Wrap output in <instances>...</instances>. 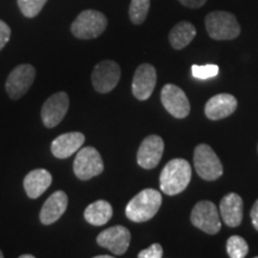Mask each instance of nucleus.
Instances as JSON below:
<instances>
[{"instance_id": "nucleus-1", "label": "nucleus", "mask_w": 258, "mask_h": 258, "mask_svg": "<svg viewBox=\"0 0 258 258\" xmlns=\"http://www.w3.org/2000/svg\"><path fill=\"white\" fill-rule=\"evenodd\" d=\"M160 189L169 196H175L188 188L191 180V166L182 158L170 160L160 173Z\"/></svg>"}, {"instance_id": "nucleus-2", "label": "nucleus", "mask_w": 258, "mask_h": 258, "mask_svg": "<svg viewBox=\"0 0 258 258\" xmlns=\"http://www.w3.org/2000/svg\"><path fill=\"white\" fill-rule=\"evenodd\" d=\"M163 198L156 189H145L135 195L125 207V217L133 222H146L159 211Z\"/></svg>"}, {"instance_id": "nucleus-3", "label": "nucleus", "mask_w": 258, "mask_h": 258, "mask_svg": "<svg viewBox=\"0 0 258 258\" xmlns=\"http://www.w3.org/2000/svg\"><path fill=\"white\" fill-rule=\"evenodd\" d=\"M205 23L209 37L213 40L230 41L240 34V25L231 12L213 11L207 15Z\"/></svg>"}, {"instance_id": "nucleus-4", "label": "nucleus", "mask_w": 258, "mask_h": 258, "mask_svg": "<svg viewBox=\"0 0 258 258\" xmlns=\"http://www.w3.org/2000/svg\"><path fill=\"white\" fill-rule=\"evenodd\" d=\"M108 25V19L102 12L85 10L71 25V31L80 40H91L101 36Z\"/></svg>"}, {"instance_id": "nucleus-5", "label": "nucleus", "mask_w": 258, "mask_h": 258, "mask_svg": "<svg viewBox=\"0 0 258 258\" xmlns=\"http://www.w3.org/2000/svg\"><path fill=\"white\" fill-rule=\"evenodd\" d=\"M194 166L205 180H217L224 173V167L217 153L209 145H198L194 151Z\"/></svg>"}, {"instance_id": "nucleus-6", "label": "nucleus", "mask_w": 258, "mask_h": 258, "mask_svg": "<svg viewBox=\"0 0 258 258\" xmlns=\"http://www.w3.org/2000/svg\"><path fill=\"white\" fill-rule=\"evenodd\" d=\"M104 170V163L95 147L80 148L73 163V171L80 180H89L101 175Z\"/></svg>"}, {"instance_id": "nucleus-7", "label": "nucleus", "mask_w": 258, "mask_h": 258, "mask_svg": "<svg viewBox=\"0 0 258 258\" xmlns=\"http://www.w3.org/2000/svg\"><path fill=\"white\" fill-rule=\"evenodd\" d=\"M190 221L196 228L207 234H217L221 230L218 208L211 201H200L192 208Z\"/></svg>"}, {"instance_id": "nucleus-8", "label": "nucleus", "mask_w": 258, "mask_h": 258, "mask_svg": "<svg viewBox=\"0 0 258 258\" xmlns=\"http://www.w3.org/2000/svg\"><path fill=\"white\" fill-rule=\"evenodd\" d=\"M121 78L120 64L112 60H104L93 69L91 79L93 89L99 93H108L116 88Z\"/></svg>"}, {"instance_id": "nucleus-9", "label": "nucleus", "mask_w": 258, "mask_h": 258, "mask_svg": "<svg viewBox=\"0 0 258 258\" xmlns=\"http://www.w3.org/2000/svg\"><path fill=\"white\" fill-rule=\"evenodd\" d=\"M36 77V70L29 63L19 64L9 74L5 89L11 99H19L31 88Z\"/></svg>"}, {"instance_id": "nucleus-10", "label": "nucleus", "mask_w": 258, "mask_h": 258, "mask_svg": "<svg viewBox=\"0 0 258 258\" xmlns=\"http://www.w3.org/2000/svg\"><path fill=\"white\" fill-rule=\"evenodd\" d=\"M160 99L167 112L176 118H184L190 112V103L185 92L173 84H166L160 92Z\"/></svg>"}, {"instance_id": "nucleus-11", "label": "nucleus", "mask_w": 258, "mask_h": 258, "mask_svg": "<svg viewBox=\"0 0 258 258\" xmlns=\"http://www.w3.org/2000/svg\"><path fill=\"white\" fill-rule=\"evenodd\" d=\"M70 106V98L66 92L61 91L50 96L41 109V118L47 128H54L63 120Z\"/></svg>"}, {"instance_id": "nucleus-12", "label": "nucleus", "mask_w": 258, "mask_h": 258, "mask_svg": "<svg viewBox=\"0 0 258 258\" xmlns=\"http://www.w3.org/2000/svg\"><path fill=\"white\" fill-rule=\"evenodd\" d=\"M131 232L124 226H112L104 230L97 237V244L105 247L116 256L125 253L131 245Z\"/></svg>"}, {"instance_id": "nucleus-13", "label": "nucleus", "mask_w": 258, "mask_h": 258, "mask_svg": "<svg viewBox=\"0 0 258 258\" xmlns=\"http://www.w3.org/2000/svg\"><path fill=\"white\" fill-rule=\"evenodd\" d=\"M157 84V71L152 64L143 63L138 67L132 83V91L139 101H147Z\"/></svg>"}, {"instance_id": "nucleus-14", "label": "nucleus", "mask_w": 258, "mask_h": 258, "mask_svg": "<svg viewBox=\"0 0 258 258\" xmlns=\"http://www.w3.org/2000/svg\"><path fill=\"white\" fill-rule=\"evenodd\" d=\"M164 141L159 135H148L139 147L137 160L139 166L151 170L158 166L164 153Z\"/></svg>"}, {"instance_id": "nucleus-15", "label": "nucleus", "mask_w": 258, "mask_h": 258, "mask_svg": "<svg viewBox=\"0 0 258 258\" xmlns=\"http://www.w3.org/2000/svg\"><path fill=\"white\" fill-rule=\"evenodd\" d=\"M237 106L238 102L234 96L230 93H219L206 103L205 114L212 121L222 120L233 114Z\"/></svg>"}, {"instance_id": "nucleus-16", "label": "nucleus", "mask_w": 258, "mask_h": 258, "mask_svg": "<svg viewBox=\"0 0 258 258\" xmlns=\"http://www.w3.org/2000/svg\"><path fill=\"white\" fill-rule=\"evenodd\" d=\"M84 143H85V135L80 132H71L54 139L50 145V151L55 158L66 159L78 152Z\"/></svg>"}, {"instance_id": "nucleus-17", "label": "nucleus", "mask_w": 258, "mask_h": 258, "mask_svg": "<svg viewBox=\"0 0 258 258\" xmlns=\"http://www.w3.org/2000/svg\"><path fill=\"white\" fill-rule=\"evenodd\" d=\"M69 205V198L62 190L53 192L44 205L42 206L40 212V221L43 225H51L62 217Z\"/></svg>"}, {"instance_id": "nucleus-18", "label": "nucleus", "mask_w": 258, "mask_h": 258, "mask_svg": "<svg viewBox=\"0 0 258 258\" xmlns=\"http://www.w3.org/2000/svg\"><path fill=\"white\" fill-rule=\"evenodd\" d=\"M244 203L238 194L230 192L220 201V214L228 227H238L243 221Z\"/></svg>"}, {"instance_id": "nucleus-19", "label": "nucleus", "mask_w": 258, "mask_h": 258, "mask_svg": "<svg viewBox=\"0 0 258 258\" xmlns=\"http://www.w3.org/2000/svg\"><path fill=\"white\" fill-rule=\"evenodd\" d=\"M51 180L53 177L46 169L32 170L24 178L23 185L25 192L30 199H38L42 194L47 191L51 184Z\"/></svg>"}, {"instance_id": "nucleus-20", "label": "nucleus", "mask_w": 258, "mask_h": 258, "mask_svg": "<svg viewBox=\"0 0 258 258\" xmlns=\"http://www.w3.org/2000/svg\"><path fill=\"white\" fill-rule=\"evenodd\" d=\"M196 36V28L190 22L182 21L171 29L169 34V41L172 48L177 50L184 49L191 43Z\"/></svg>"}, {"instance_id": "nucleus-21", "label": "nucleus", "mask_w": 258, "mask_h": 258, "mask_svg": "<svg viewBox=\"0 0 258 258\" xmlns=\"http://www.w3.org/2000/svg\"><path fill=\"white\" fill-rule=\"evenodd\" d=\"M112 217L111 205L105 200H98V201L91 203L84 212V218L93 226H102L110 220Z\"/></svg>"}, {"instance_id": "nucleus-22", "label": "nucleus", "mask_w": 258, "mask_h": 258, "mask_svg": "<svg viewBox=\"0 0 258 258\" xmlns=\"http://www.w3.org/2000/svg\"><path fill=\"white\" fill-rule=\"evenodd\" d=\"M151 0H132L129 6V18L133 24H143L148 15Z\"/></svg>"}, {"instance_id": "nucleus-23", "label": "nucleus", "mask_w": 258, "mask_h": 258, "mask_svg": "<svg viewBox=\"0 0 258 258\" xmlns=\"http://www.w3.org/2000/svg\"><path fill=\"white\" fill-rule=\"evenodd\" d=\"M226 250L231 258H244L249 253V244L243 237L232 235L228 238L227 244H226Z\"/></svg>"}, {"instance_id": "nucleus-24", "label": "nucleus", "mask_w": 258, "mask_h": 258, "mask_svg": "<svg viewBox=\"0 0 258 258\" xmlns=\"http://www.w3.org/2000/svg\"><path fill=\"white\" fill-rule=\"evenodd\" d=\"M47 2L48 0H17L19 10L28 18L36 17Z\"/></svg>"}, {"instance_id": "nucleus-25", "label": "nucleus", "mask_w": 258, "mask_h": 258, "mask_svg": "<svg viewBox=\"0 0 258 258\" xmlns=\"http://www.w3.org/2000/svg\"><path fill=\"white\" fill-rule=\"evenodd\" d=\"M192 77L196 79H209L213 77H217L219 73L218 64H205V66H199V64H192L191 67Z\"/></svg>"}, {"instance_id": "nucleus-26", "label": "nucleus", "mask_w": 258, "mask_h": 258, "mask_svg": "<svg viewBox=\"0 0 258 258\" xmlns=\"http://www.w3.org/2000/svg\"><path fill=\"white\" fill-rule=\"evenodd\" d=\"M163 247L160 244L154 243L150 247L145 249L138 253L139 258H161L163 257Z\"/></svg>"}, {"instance_id": "nucleus-27", "label": "nucleus", "mask_w": 258, "mask_h": 258, "mask_svg": "<svg viewBox=\"0 0 258 258\" xmlns=\"http://www.w3.org/2000/svg\"><path fill=\"white\" fill-rule=\"evenodd\" d=\"M11 37V29L5 22L0 19V50L6 46V43L10 41Z\"/></svg>"}, {"instance_id": "nucleus-28", "label": "nucleus", "mask_w": 258, "mask_h": 258, "mask_svg": "<svg viewBox=\"0 0 258 258\" xmlns=\"http://www.w3.org/2000/svg\"><path fill=\"white\" fill-rule=\"evenodd\" d=\"M183 6L189 9H200L207 3V0H178Z\"/></svg>"}, {"instance_id": "nucleus-29", "label": "nucleus", "mask_w": 258, "mask_h": 258, "mask_svg": "<svg viewBox=\"0 0 258 258\" xmlns=\"http://www.w3.org/2000/svg\"><path fill=\"white\" fill-rule=\"evenodd\" d=\"M250 215H251V221H252L254 230L258 231V200L253 203Z\"/></svg>"}, {"instance_id": "nucleus-30", "label": "nucleus", "mask_w": 258, "mask_h": 258, "mask_svg": "<svg viewBox=\"0 0 258 258\" xmlns=\"http://www.w3.org/2000/svg\"><path fill=\"white\" fill-rule=\"evenodd\" d=\"M35 256L34 254H22V256H19V258H34Z\"/></svg>"}, {"instance_id": "nucleus-31", "label": "nucleus", "mask_w": 258, "mask_h": 258, "mask_svg": "<svg viewBox=\"0 0 258 258\" xmlns=\"http://www.w3.org/2000/svg\"><path fill=\"white\" fill-rule=\"evenodd\" d=\"M95 258H112L110 254H102V256H96Z\"/></svg>"}, {"instance_id": "nucleus-32", "label": "nucleus", "mask_w": 258, "mask_h": 258, "mask_svg": "<svg viewBox=\"0 0 258 258\" xmlns=\"http://www.w3.org/2000/svg\"><path fill=\"white\" fill-rule=\"evenodd\" d=\"M4 257V254H3V252H2V250H0V258H3Z\"/></svg>"}, {"instance_id": "nucleus-33", "label": "nucleus", "mask_w": 258, "mask_h": 258, "mask_svg": "<svg viewBox=\"0 0 258 258\" xmlns=\"http://www.w3.org/2000/svg\"><path fill=\"white\" fill-rule=\"evenodd\" d=\"M257 150H258V147H257Z\"/></svg>"}]
</instances>
